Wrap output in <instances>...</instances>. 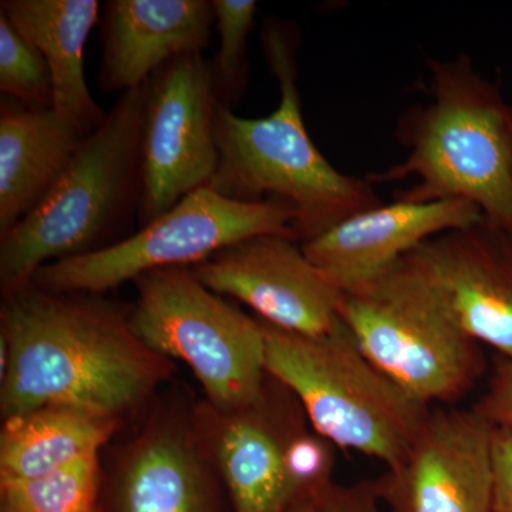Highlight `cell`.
Listing matches in <instances>:
<instances>
[{
    "label": "cell",
    "instance_id": "cell-21",
    "mask_svg": "<svg viewBox=\"0 0 512 512\" xmlns=\"http://www.w3.org/2000/svg\"><path fill=\"white\" fill-rule=\"evenodd\" d=\"M220 45L211 62L217 100L222 106L237 104L244 96L249 77V35L254 30L258 2L212 0Z\"/></svg>",
    "mask_w": 512,
    "mask_h": 512
},
{
    "label": "cell",
    "instance_id": "cell-11",
    "mask_svg": "<svg viewBox=\"0 0 512 512\" xmlns=\"http://www.w3.org/2000/svg\"><path fill=\"white\" fill-rule=\"evenodd\" d=\"M177 406L158 407L101 468L99 512H231L195 406Z\"/></svg>",
    "mask_w": 512,
    "mask_h": 512
},
{
    "label": "cell",
    "instance_id": "cell-5",
    "mask_svg": "<svg viewBox=\"0 0 512 512\" xmlns=\"http://www.w3.org/2000/svg\"><path fill=\"white\" fill-rule=\"evenodd\" d=\"M259 322L266 370L298 397L312 429L335 446L383 461L387 470L399 467L429 419V404L380 372L343 320L322 336Z\"/></svg>",
    "mask_w": 512,
    "mask_h": 512
},
{
    "label": "cell",
    "instance_id": "cell-16",
    "mask_svg": "<svg viewBox=\"0 0 512 512\" xmlns=\"http://www.w3.org/2000/svg\"><path fill=\"white\" fill-rule=\"evenodd\" d=\"M214 25L212 0H110L101 15V92H130L178 57L202 55Z\"/></svg>",
    "mask_w": 512,
    "mask_h": 512
},
{
    "label": "cell",
    "instance_id": "cell-9",
    "mask_svg": "<svg viewBox=\"0 0 512 512\" xmlns=\"http://www.w3.org/2000/svg\"><path fill=\"white\" fill-rule=\"evenodd\" d=\"M211 62L201 53L178 57L148 80L141 131L140 228L173 210L217 173Z\"/></svg>",
    "mask_w": 512,
    "mask_h": 512
},
{
    "label": "cell",
    "instance_id": "cell-15",
    "mask_svg": "<svg viewBox=\"0 0 512 512\" xmlns=\"http://www.w3.org/2000/svg\"><path fill=\"white\" fill-rule=\"evenodd\" d=\"M483 218L473 202L393 200L352 215L301 245L323 278L343 292L380 274L427 239Z\"/></svg>",
    "mask_w": 512,
    "mask_h": 512
},
{
    "label": "cell",
    "instance_id": "cell-7",
    "mask_svg": "<svg viewBox=\"0 0 512 512\" xmlns=\"http://www.w3.org/2000/svg\"><path fill=\"white\" fill-rule=\"evenodd\" d=\"M133 282L134 330L148 348L190 366L205 402L231 412L262 396L269 375L256 316L207 288L191 266L154 269Z\"/></svg>",
    "mask_w": 512,
    "mask_h": 512
},
{
    "label": "cell",
    "instance_id": "cell-8",
    "mask_svg": "<svg viewBox=\"0 0 512 512\" xmlns=\"http://www.w3.org/2000/svg\"><path fill=\"white\" fill-rule=\"evenodd\" d=\"M292 204L278 198L242 202L201 187L113 247L42 266L32 284L56 293L103 295L154 269L194 266L256 235L299 241Z\"/></svg>",
    "mask_w": 512,
    "mask_h": 512
},
{
    "label": "cell",
    "instance_id": "cell-4",
    "mask_svg": "<svg viewBox=\"0 0 512 512\" xmlns=\"http://www.w3.org/2000/svg\"><path fill=\"white\" fill-rule=\"evenodd\" d=\"M148 82L120 94L83 140L59 183L0 238L2 296L32 284L42 266L123 241L141 204V131Z\"/></svg>",
    "mask_w": 512,
    "mask_h": 512
},
{
    "label": "cell",
    "instance_id": "cell-3",
    "mask_svg": "<svg viewBox=\"0 0 512 512\" xmlns=\"http://www.w3.org/2000/svg\"><path fill=\"white\" fill-rule=\"evenodd\" d=\"M427 69V100L407 107L394 126L406 158L366 178L373 185L416 178L393 200L473 202L512 239V106L466 53L429 57Z\"/></svg>",
    "mask_w": 512,
    "mask_h": 512
},
{
    "label": "cell",
    "instance_id": "cell-10",
    "mask_svg": "<svg viewBox=\"0 0 512 512\" xmlns=\"http://www.w3.org/2000/svg\"><path fill=\"white\" fill-rule=\"evenodd\" d=\"M194 414L231 512H285L306 498L293 478V450L309 420L285 384L269 375L256 402L221 412L204 400Z\"/></svg>",
    "mask_w": 512,
    "mask_h": 512
},
{
    "label": "cell",
    "instance_id": "cell-2",
    "mask_svg": "<svg viewBox=\"0 0 512 512\" xmlns=\"http://www.w3.org/2000/svg\"><path fill=\"white\" fill-rule=\"evenodd\" d=\"M261 37L281 101L274 113L259 119L239 117L218 101L215 137L220 165L205 187L235 201L289 202L296 211L293 229L305 244L384 201L366 177L336 170L306 130L296 64L301 45L298 26L268 18Z\"/></svg>",
    "mask_w": 512,
    "mask_h": 512
},
{
    "label": "cell",
    "instance_id": "cell-26",
    "mask_svg": "<svg viewBox=\"0 0 512 512\" xmlns=\"http://www.w3.org/2000/svg\"><path fill=\"white\" fill-rule=\"evenodd\" d=\"M285 512H318V495H316V497H306L296 501V503Z\"/></svg>",
    "mask_w": 512,
    "mask_h": 512
},
{
    "label": "cell",
    "instance_id": "cell-17",
    "mask_svg": "<svg viewBox=\"0 0 512 512\" xmlns=\"http://www.w3.org/2000/svg\"><path fill=\"white\" fill-rule=\"evenodd\" d=\"M83 136L53 109L0 99V238L46 200L72 164Z\"/></svg>",
    "mask_w": 512,
    "mask_h": 512
},
{
    "label": "cell",
    "instance_id": "cell-20",
    "mask_svg": "<svg viewBox=\"0 0 512 512\" xmlns=\"http://www.w3.org/2000/svg\"><path fill=\"white\" fill-rule=\"evenodd\" d=\"M100 454L30 480L0 483V512H99Z\"/></svg>",
    "mask_w": 512,
    "mask_h": 512
},
{
    "label": "cell",
    "instance_id": "cell-22",
    "mask_svg": "<svg viewBox=\"0 0 512 512\" xmlns=\"http://www.w3.org/2000/svg\"><path fill=\"white\" fill-rule=\"evenodd\" d=\"M0 92L33 109H53L52 73L36 46L0 13Z\"/></svg>",
    "mask_w": 512,
    "mask_h": 512
},
{
    "label": "cell",
    "instance_id": "cell-19",
    "mask_svg": "<svg viewBox=\"0 0 512 512\" xmlns=\"http://www.w3.org/2000/svg\"><path fill=\"white\" fill-rule=\"evenodd\" d=\"M120 424L109 414L67 404L9 417L0 431V483L46 476L97 456Z\"/></svg>",
    "mask_w": 512,
    "mask_h": 512
},
{
    "label": "cell",
    "instance_id": "cell-24",
    "mask_svg": "<svg viewBox=\"0 0 512 512\" xmlns=\"http://www.w3.org/2000/svg\"><path fill=\"white\" fill-rule=\"evenodd\" d=\"M375 481L332 483L318 495V512H382Z\"/></svg>",
    "mask_w": 512,
    "mask_h": 512
},
{
    "label": "cell",
    "instance_id": "cell-14",
    "mask_svg": "<svg viewBox=\"0 0 512 512\" xmlns=\"http://www.w3.org/2000/svg\"><path fill=\"white\" fill-rule=\"evenodd\" d=\"M406 258L464 332L512 357V239L483 218L427 239Z\"/></svg>",
    "mask_w": 512,
    "mask_h": 512
},
{
    "label": "cell",
    "instance_id": "cell-18",
    "mask_svg": "<svg viewBox=\"0 0 512 512\" xmlns=\"http://www.w3.org/2000/svg\"><path fill=\"white\" fill-rule=\"evenodd\" d=\"M99 0H2L0 13L37 47L52 73L53 110L89 136L106 119L84 73V50L100 22Z\"/></svg>",
    "mask_w": 512,
    "mask_h": 512
},
{
    "label": "cell",
    "instance_id": "cell-6",
    "mask_svg": "<svg viewBox=\"0 0 512 512\" xmlns=\"http://www.w3.org/2000/svg\"><path fill=\"white\" fill-rule=\"evenodd\" d=\"M339 313L363 355L429 406L458 402L484 375L480 343L406 256L343 291Z\"/></svg>",
    "mask_w": 512,
    "mask_h": 512
},
{
    "label": "cell",
    "instance_id": "cell-25",
    "mask_svg": "<svg viewBox=\"0 0 512 512\" xmlns=\"http://www.w3.org/2000/svg\"><path fill=\"white\" fill-rule=\"evenodd\" d=\"M493 498L490 512H512V430L494 427Z\"/></svg>",
    "mask_w": 512,
    "mask_h": 512
},
{
    "label": "cell",
    "instance_id": "cell-23",
    "mask_svg": "<svg viewBox=\"0 0 512 512\" xmlns=\"http://www.w3.org/2000/svg\"><path fill=\"white\" fill-rule=\"evenodd\" d=\"M473 410L494 427L512 430V357L498 355L495 359L487 390Z\"/></svg>",
    "mask_w": 512,
    "mask_h": 512
},
{
    "label": "cell",
    "instance_id": "cell-1",
    "mask_svg": "<svg viewBox=\"0 0 512 512\" xmlns=\"http://www.w3.org/2000/svg\"><path fill=\"white\" fill-rule=\"evenodd\" d=\"M0 326L3 420L47 404L123 420L175 372L173 360L137 335L131 309L101 295L30 284L3 296Z\"/></svg>",
    "mask_w": 512,
    "mask_h": 512
},
{
    "label": "cell",
    "instance_id": "cell-12",
    "mask_svg": "<svg viewBox=\"0 0 512 512\" xmlns=\"http://www.w3.org/2000/svg\"><path fill=\"white\" fill-rule=\"evenodd\" d=\"M191 269L211 291L245 303L276 328L322 336L342 322V292L323 278L296 239L256 235Z\"/></svg>",
    "mask_w": 512,
    "mask_h": 512
},
{
    "label": "cell",
    "instance_id": "cell-13",
    "mask_svg": "<svg viewBox=\"0 0 512 512\" xmlns=\"http://www.w3.org/2000/svg\"><path fill=\"white\" fill-rule=\"evenodd\" d=\"M494 426L473 409L431 410L399 467L375 481L390 512H490Z\"/></svg>",
    "mask_w": 512,
    "mask_h": 512
}]
</instances>
